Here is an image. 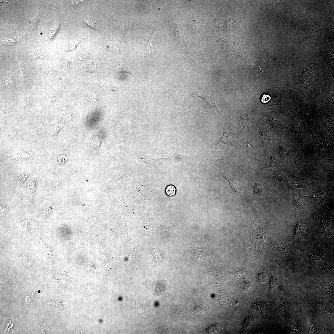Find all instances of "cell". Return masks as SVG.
Wrapping results in <instances>:
<instances>
[{
  "instance_id": "obj_33",
  "label": "cell",
  "mask_w": 334,
  "mask_h": 334,
  "mask_svg": "<svg viewBox=\"0 0 334 334\" xmlns=\"http://www.w3.org/2000/svg\"><path fill=\"white\" fill-rule=\"evenodd\" d=\"M279 152L280 156L282 158H285L287 156V151L283 147H280Z\"/></svg>"
},
{
  "instance_id": "obj_25",
  "label": "cell",
  "mask_w": 334,
  "mask_h": 334,
  "mask_svg": "<svg viewBox=\"0 0 334 334\" xmlns=\"http://www.w3.org/2000/svg\"><path fill=\"white\" fill-rule=\"evenodd\" d=\"M253 321V319L248 317L246 319L243 324V327L245 329H248L251 325Z\"/></svg>"
},
{
  "instance_id": "obj_5",
  "label": "cell",
  "mask_w": 334,
  "mask_h": 334,
  "mask_svg": "<svg viewBox=\"0 0 334 334\" xmlns=\"http://www.w3.org/2000/svg\"><path fill=\"white\" fill-rule=\"evenodd\" d=\"M212 168L216 171L223 177L228 182L231 189L234 192L238 194L239 191V187L237 183L235 181L233 178L229 175L227 173L222 170L215 165L209 163L206 161H205Z\"/></svg>"
},
{
  "instance_id": "obj_26",
  "label": "cell",
  "mask_w": 334,
  "mask_h": 334,
  "mask_svg": "<svg viewBox=\"0 0 334 334\" xmlns=\"http://www.w3.org/2000/svg\"><path fill=\"white\" fill-rule=\"evenodd\" d=\"M277 164L278 159L274 155H271L270 160V165L271 167L274 168L276 166Z\"/></svg>"
},
{
  "instance_id": "obj_19",
  "label": "cell",
  "mask_w": 334,
  "mask_h": 334,
  "mask_svg": "<svg viewBox=\"0 0 334 334\" xmlns=\"http://www.w3.org/2000/svg\"><path fill=\"white\" fill-rule=\"evenodd\" d=\"M284 188L289 189H303L307 190L310 189L305 185L297 182H291L285 186Z\"/></svg>"
},
{
  "instance_id": "obj_22",
  "label": "cell",
  "mask_w": 334,
  "mask_h": 334,
  "mask_svg": "<svg viewBox=\"0 0 334 334\" xmlns=\"http://www.w3.org/2000/svg\"><path fill=\"white\" fill-rule=\"evenodd\" d=\"M308 329L311 334L316 333L318 331V329L315 323L311 319H310L308 323Z\"/></svg>"
},
{
  "instance_id": "obj_3",
  "label": "cell",
  "mask_w": 334,
  "mask_h": 334,
  "mask_svg": "<svg viewBox=\"0 0 334 334\" xmlns=\"http://www.w3.org/2000/svg\"><path fill=\"white\" fill-rule=\"evenodd\" d=\"M331 191V188H330L317 194L307 195H300L299 196L304 201L313 204L320 205L323 203L329 195Z\"/></svg>"
},
{
  "instance_id": "obj_6",
  "label": "cell",
  "mask_w": 334,
  "mask_h": 334,
  "mask_svg": "<svg viewBox=\"0 0 334 334\" xmlns=\"http://www.w3.org/2000/svg\"><path fill=\"white\" fill-rule=\"evenodd\" d=\"M316 284L323 291L332 298H334L333 285L322 277H318L316 280Z\"/></svg>"
},
{
  "instance_id": "obj_16",
  "label": "cell",
  "mask_w": 334,
  "mask_h": 334,
  "mask_svg": "<svg viewBox=\"0 0 334 334\" xmlns=\"http://www.w3.org/2000/svg\"><path fill=\"white\" fill-rule=\"evenodd\" d=\"M116 72L119 74H130L134 76V72L131 69L124 65H120L115 68Z\"/></svg>"
},
{
  "instance_id": "obj_36",
  "label": "cell",
  "mask_w": 334,
  "mask_h": 334,
  "mask_svg": "<svg viewBox=\"0 0 334 334\" xmlns=\"http://www.w3.org/2000/svg\"><path fill=\"white\" fill-rule=\"evenodd\" d=\"M75 1V2H73L72 4L73 5H79L80 4L83 3L84 2V1L80 0Z\"/></svg>"
},
{
  "instance_id": "obj_9",
  "label": "cell",
  "mask_w": 334,
  "mask_h": 334,
  "mask_svg": "<svg viewBox=\"0 0 334 334\" xmlns=\"http://www.w3.org/2000/svg\"><path fill=\"white\" fill-rule=\"evenodd\" d=\"M273 245L276 250L285 255H293V251L290 247L285 243L279 241L275 242Z\"/></svg>"
},
{
  "instance_id": "obj_15",
  "label": "cell",
  "mask_w": 334,
  "mask_h": 334,
  "mask_svg": "<svg viewBox=\"0 0 334 334\" xmlns=\"http://www.w3.org/2000/svg\"><path fill=\"white\" fill-rule=\"evenodd\" d=\"M303 229L302 222L300 221H298L294 229L293 235L288 237L295 238L300 237L303 232Z\"/></svg>"
},
{
  "instance_id": "obj_32",
  "label": "cell",
  "mask_w": 334,
  "mask_h": 334,
  "mask_svg": "<svg viewBox=\"0 0 334 334\" xmlns=\"http://www.w3.org/2000/svg\"><path fill=\"white\" fill-rule=\"evenodd\" d=\"M270 121L271 124L274 126H278L280 125V122L279 120L278 119L275 118L273 116L270 117Z\"/></svg>"
},
{
  "instance_id": "obj_34",
  "label": "cell",
  "mask_w": 334,
  "mask_h": 334,
  "mask_svg": "<svg viewBox=\"0 0 334 334\" xmlns=\"http://www.w3.org/2000/svg\"><path fill=\"white\" fill-rule=\"evenodd\" d=\"M34 293L33 292L28 293L26 295V300L27 301H30L32 298V297Z\"/></svg>"
},
{
  "instance_id": "obj_27",
  "label": "cell",
  "mask_w": 334,
  "mask_h": 334,
  "mask_svg": "<svg viewBox=\"0 0 334 334\" xmlns=\"http://www.w3.org/2000/svg\"><path fill=\"white\" fill-rule=\"evenodd\" d=\"M291 178L295 181L299 182H303V180L301 176L298 173H293L292 174Z\"/></svg>"
},
{
  "instance_id": "obj_18",
  "label": "cell",
  "mask_w": 334,
  "mask_h": 334,
  "mask_svg": "<svg viewBox=\"0 0 334 334\" xmlns=\"http://www.w3.org/2000/svg\"><path fill=\"white\" fill-rule=\"evenodd\" d=\"M259 138L261 142L263 144H266L269 139V134L268 131L264 129L260 130L259 134Z\"/></svg>"
},
{
  "instance_id": "obj_7",
  "label": "cell",
  "mask_w": 334,
  "mask_h": 334,
  "mask_svg": "<svg viewBox=\"0 0 334 334\" xmlns=\"http://www.w3.org/2000/svg\"><path fill=\"white\" fill-rule=\"evenodd\" d=\"M310 303L315 308L321 313L325 315H330L332 313V310L325 304L316 299L310 298Z\"/></svg>"
},
{
  "instance_id": "obj_30",
  "label": "cell",
  "mask_w": 334,
  "mask_h": 334,
  "mask_svg": "<svg viewBox=\"0 0 334 334\" xmlns=\"http://www.w3.org/2000/svg\"><path fill=\"white\" fill-rule=\"evenodd\" d=\"M11 76L5 80V83L6 87L8 90H11L13 87V82L11 79Z\"/></svg>"
},
{
  "instance_id": "obj_31",
  "label": "cell",
  "mask_w": 334,
  "mask_h": 334,
  "mask_svg": "<svg viewBox=\"0 0 334 334\" xmlns=\"http://www.w3.org/2000/svg\"><path fill=\"white\" fill-rule=\"evenodd\" d=\"M274 177L277 180L280 181H283L284 177L283 173L280 171H277L275 173Z\"/></svg>"
},
{
  "instance_id": "obj_29",
  "label": "cell",
  "mask_w": 334,
  "mask_h": 334,
  "mask_svg": "<svg viewBox=\"0 0 334 334\" xmlns=\"http://www.w3.org/2000/svg\"><path fill=\"white\" fill-rule=\"evenodd\" d=\"M277 285V281L275 277L273 276L272 277L270 281V288L271 289H273L276 287Z\"/></svg>"
},
{
  "instance_id": "obj_17",
  "label": "cell",
  "mask_w": 334,
  "mask_h": 334,
  "mask_svg": "<svg viewBox=\"0 0 334 334\" xmlns=\"http://www.w3.org/2000/svg\"><path fill=\"white\" fill-rule=\"evenodd\" d=\"M286 297L283 298L279 306L280 315L283 317H286L288 307V302Z\"/></svg>"
},
{
  "instance_id": "obj_28",
  "label": "cell",
  "mask_w": 334,
  "mask_h": 334,
  "mask_svg": "<svg viewBox=\"0 0 334 334\" xmlns=\"http://www.w3.org/2000/svg\"><path fill=\"white\" fill-rule=\"evenodd\" d=\"M49 305L54 307L58 309H61L62 306V302L59 301L55 302L51 301L49 303Z\"/></svg>"
},
{
  "instance_id": "obj_14",
  "label": "cell",
  "mask_w": 334,
  "mask_h": 334,
  "mask_svg": "<svg viewBox=\"0 0 334 334\" xmlns=\"http://www.w3.org/2000/svg\"><path fill=\"white\" fill-rule=\"evenodd\" d=\"M292 199L294 204L297 208L302 209L306 207V204L304 201L299 197L296 193H294L293 194Z\"/></svg>"
},
{
  "instance_id": "obj_4",
  "label": "cell",
  "mask_w": 334,
  "mask_h": 334,
  "mask_svg": "<svg viewBox=\"0 0 334 334\" xmlns=\"http://www.w3.org/2000/svg\"><path fill=\"white\" fill-rule=\"evenodd\" d=\"M232 139V137L228 131V126L226 124L224 128L223 135L221 139L218 143H213V147L215 150L223 151L227 150L231 144Z\"/></svg>"
},
{
  "instance_id": "obj_11",
  "label": "cell",
  "mask_w": 334,
  "mask_h": 334,
  "mask_svg": "<svg viewBox=\"0 0 334 334\" xmlns=\"http://www.w3.org/2000/svg\"><path fill=\"white\" fill-rule=\"evenodd\" d=\"M156 42V38L155 34L151 38V40L149 41L148 44L145 50L144 53V56L147 55H149L153 53V50L155 47Z\"/></svg>"
},
{
  "instance_id": "obj_10",
  "label": "cell",
  "mask_w": 334,
  "mask_h": 334,
  "mask_svg": "<svg viewBox=\"0 0 334 334\" xmlns=\"http://www.w3.org/2000/svg\"><path fill=\"white\" fill-rule=\"evenodd\" d=\"M153 292L156 295H161L164 292L165 287L163 285L157 281H155L151 285Z\"/></svg>"
},
{
  "instance_id": "obj_8",
  "label": "cell",
  "mask_w": 334,
  "mask_h": 334,
  "mask_svg": "<svg viewBox=\"0 0 334 334\" xmlns=\"http://www.w3.org/2000/svg\"><path fill=\"white\" fill-rule=\"evenodd\" d=\"M194 97H199L203 99L209 106L211 109L213 111L219 113L221 115L223 113V111L219 109L213 99L208 96H206L200 94H190Z\"/></svg>"
},
{
  "instance_id": "obj_1",
  "label": "cell",
  "mask_w": 334,
  "mask_h": 334,
  "mask_svg": "<svg viewBox=\"0 0 334 334\" xmlns=\"http://www.w3.org/2000/svg\"><path fill=\"white\" fill-rule=\"evenodd\" d=\"M186 247L190 253V259L193 266L200 259L206 257L213 256L220 258L209 244L203 247H199L192 245Z\"/></svg>"
},
{
  "instance_id": "obj_24",
  "label": "cell",
  "mask_w": 334,
  "mask_h": 334,
  "mask_svg": "<svg viewBox=\"0 0 334 334\" xmlns=\"http://www.w3.org/2000/svg\"><path fill=\"white\" fill-rule=\"evenodd\" d=\"M151 254L154 257L155 260L158 262L161 257V251L157 248H155L152 250Z\"/></svg>"
},
{
  "instance_id": "obj_23",
  "label": "cell",
  "mask_w": 334,
  "mask_h": 334,
  "mask_svg": "<svg viewBox=\"0 0 334 334\" xmlns=\"http://www.w3.org/2000/svg\"><path fill=\"white\" fill-rule=\"evenodd\" d=\"M176 192V189L175 187L173 185L168 186L165 190V192L166 194L169 196H173L175 195Z\"/></svg>"
},
{
  "instance_id": "obj_20",
  "label": "cell",
  "mask_w": 334,
  "mask_h": 334,
  "mask_svg": "<svg viewBox=\"0 0 334 334\" xmlns=\"http://www.w3.org/2000/svg\"><path fill=\"white\" fill-rule=\"evenodd\" d=\"M40 19V15L39 11H38L36 15L33 18L30 19L29 21V26L32 30L36 29L38 21Z\"/></svg>"
},
{
  "instance_id": "obj_2",
  "label": "cell",
  "mask_w": 334,
  "mask_h": 334,
  "mask_svg": "<svg viewBox=\"0 0 334 334\" xmlns=\"http://www.w3.org/2000/svg\"><path fill=\"white\" fill-rule=\"evenodd\" d=\"M311 261L317 268L322 271L328 270L333 274L332 268L327 263L323 253L318 250L308 252L305 251Z\"/></svg>"
},
{
  "instance_id": "obj_12",
  "label": "cell",
  "mask_w": 334,
  "mask_h": 334,
  "mask_svg": "<svg viewBox=\"0 0 334 334\" xmlns=\"http://www.w3.org/2000/svg\"><path fill=\"white\" fill-rule=\"evenodd\" d=\"M253 308L259 313H265L268 308V305L265 302H259L255 303L253 305Z\"/></svg>"
},
{
  "instance_id": "obj_21",
  "label": "cell",
  "mask_w": 334,
  "mask_h": 334,
  "mask_svg": "<svg viewBox=\"0 0 334 334\" xmlns=\"http://www.w3.org/2000/svg\"><path fill=\"white\" fill-rule=\"evenodd\" d=\"M254 195L255 196L261 195L263 193V187L261 183H255L253 187Z\"/></svg>"
},
{
  "instance_id": "obj_13",
  "label": "cell",
  "mask_w": 334,
  "mask_h": 334,
  "mask_svg": "<svg viewBox=\"0 0 334 334\" xmlns=\"http://www.w3.org/2000/svg\"><path fill=\"white\" fill-rule=\"evenodd\" d=\"M291 330L294 334L299 333L300 332L301 324L298 315L295 317L292 322Z\"/></svg>"
},
{
  "instance_id": "obj_35",
  "label": "cell",
  "mask_w": 334,
  "mask_h": 334,
  "mask_svg": "<svg viewBox=\"0 0 334 334\" xmlns=\"http://www.w3.org/2000/svg\"><path fill=\"white\" fill-rule=\"evenodd\" d=\"M107 46L108 48L109 49V50L112 51H113L114 50H115V48H114L113 47V45L111 44H110V43H109L108 44V45H107Z\"/></svg>"
}]
</instances>
